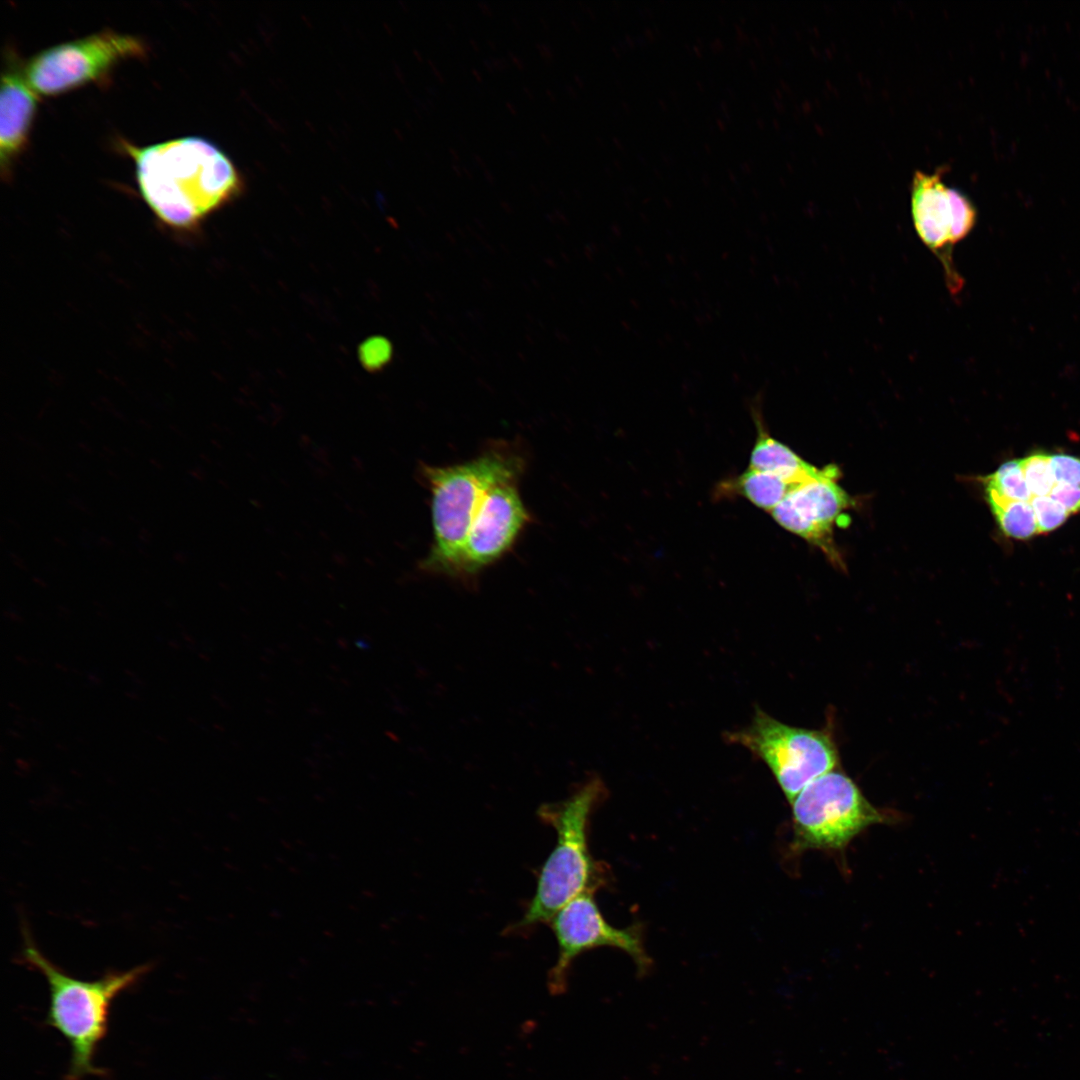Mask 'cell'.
Here are the masks:
<instances>
[{
    "mask_svg": "<svg viewBox=\"0 0 1080 1080\" xmlns=\"http://www.w3.org/2000/svg\"><path fill=\"white\" fill-rule=\"evenodd\" d=\"M140 193L165 224L190 228L236 191L237 172L214 144L198 137L128 147Z\"/></svg>",
    "mask_w": 1080,
    "mask_h": 1080,
    "instance_id": "1",
    "label": "cell"
},
{
    "mask_svg": "<svg viewBox=\"0 0 1080 1080\" xmlns=\"http://www.w3.org/2000/svg\"><path fill=\"white\" fill-rule=\"evenodd\" d=\"M21 959L40 972L49 986L46 1024L56 1029L69 1043L71 1057L68 1080L87 1075H101L94 1056L107 1033L109 1010L114 999L133 987L149 970L142 964L125 971H110L95 980H82L67 974L37 948L28 929H23Z\"/></svg>",
    "mask_w": 1080,
    "mask_h": 1080,
    "instance_id": "2",
    "label": "cell"
},
{
    "mask_svg": "<svg viewBox=\"0 0 1080 1080\" xmlns=\"http://www.w3.org/2000/svg\"><path fill=\"white\" fill-rule=\"evenodd\" d=\"M605 794L599 777L580 783L563 800L542 804L538 817L556 832V843L537 877L536 889L514 930L550 919L566 904L593 893L600 878L588 846L590 816Z\"/></svg>",
    "mask_w": 1080,
    "mask_h": 1080,
    "instance_id": "3",
    "label": "cell"
},
{
    "mask_svg": "<svg viewBox=\"0 0 1080 1080\" xmlns=\"http://www.w3.org/2000/svg\"><path fill=\"white\" fill-rule=\"evenodd\" d=\"M524 460L511 448L489 449L449 466L423 465L421 475L431 494L433 541L422 561L425 571L453 575L472 520L494 485L518 480Z\"/></svg>",
    "mask_w": 1080,
    "mask_h": 1080,
    "instance_id": "4",
    "label": "cell"
},
{
    "mask_svg": "<svg viewBox=\"0 0 1080 1080\" xmlns=\"http://www.w3.org/2000/svg\"><path fill=\"white\" fill-rule=\"evenodd\" d=\"M791 805L794 843L800 850H843L862 831L892 816L873 806L837 769L809 783Z\"/></svg>",
    "mask_w": 1080,
    "mask_h": 1080,
    "instance_id": "5",
    "label": "cell"
},
{
    "mask_svg": "<svg viewBox=\"0 0 1080 1080\" xmlns=\"http://www.w3.org/2000/svg\"><path fill=\"white\" fill-rule=\"evenodd\" d=\"M728 739L766 763L790 803L809 783L839 764L830 733L784 724L761 709L748 727L729 733Z\"/></svg>",
    "mask_w": 1080,
    "mask_h": 1080,
    "instance_id": "6",
    "label": "cell"
},
{
    "mask_svg": "<svg viewBox=\"0 0 1080 1080\" xmlns=\"http://www.w3.org/2000/svg\"><path fill=\"white\" fill-rule=\"evenodd\" d=\"M145 49L132 35L102 31L40 51L24 74L35 92L57 95L103 77L120 61L143 56Z\"/></svg>",
    "mask_w": 1080,
    "mask_h": 1080,
    "instance_id": "7",
    "label": "cell"
},
{
    "mask_svg": "<svg viewBox=\"0 0 1080 1080\" xmlns=\"http://www.w3.org/2000/svg\"><path fill=\"white\" fill-rule=\"evenodd\" d=\"M911 214L920 240L943 267L948 290L958 294L963 279L955 268L952 250L974 228L975 206L965 194L942 182L941 170L932 174L916 171L911 185Z\"/></svg>",
    "mask_w": 1080,
    "mask_h": 1080,
    "instance_id": "8",
    "label": "cell"
},
{
    "mask_svg": "<svg viewBox=\"0 0 1080 1080\" xmlns=\"http://www.w3.org/2000/svg\"><path fill=\"white\" fill-rule=\"evenodd\" d=\"M555 936L558 956L548 976L553 994L566 990L573 961L582 953L599 947L626 952L640 972L650 966L640 933L635 928L619 929L610 925L600 912L592 893H585L562 907L548 922Z\"/></svg>",
    "mask_w": 1080,
    "mask_h": 1080,
    "instance_id": "9",
    "label": "cell"
},
{
    "mask_svg": "<svg viewBox=\"0 0 1080 1080\" xmlns=\"http://www.w3.org/2000/svg\"><path fill=\"white\" fill-rule=\"evenodd\" d=\"M529 519L517 480L494 485L483 497L472 520L452 576L472 578L502 558Z\"/></svg>",
    "mask_w": 1080,
    "mask_h": 1080,
    "instance_id": "10",
    "label": "cell"
},
{
    "mask_svg": "<svg viewBox=\"0 0 1080 1080\" xmlns=\"http://www.w3.org/2000/svg\"><path fill=\"white\" fill-rule=\"evenodd\" d=\"M833 467L819 478L808 481L789 493L771 512L786 530L831 551L832 527L849 504L846 492L833 478Z\"/></svg>",
    "mask_w": 1080,
    "mask_h": 1080,
    "instance_id": "11",
    "label": "cell"
},
{
    "mask_svg": "<svg viewBox=\"0 0 1080 1080\" xmlns=\"http://www.w3.org/2000/svg\"><path fill=\"white\" fill-rule=\"evenodd\" d=\"M35 91L17 63L6 65L0 93V160L2 172L22 150L36 111Z\"/></svg>",
    "mask_w": 1080,
    "mask_h": 1080,
    "instance_id": "12",
    "label": "cell"
},
{
    "mask_svg": "<svg viewBox=\"0 0 1080 1080\" xmlns=\"http://www.w3.org/2000/svg\"><path fill=\"white\" fill-rule=\"evenodd\" d=\"M759 403L760 398H757L751 406L758 435L748 467L777 475L796 484H804L822 476L825 470H819L810 465L789 447L764 431Z\"/></svg>",
    "mask_w": 1080,
    "mask_h": 1080,
    "instance_id": "13",
    "label": "cell"
},
{
    "mask_svg": "<svg viewBox=\"0 0 1080 1080\" xmlns=\"http://www.w3.org/2000/svg\"><path fill=\"white\" fill-rule=\"evenodd\" d=\"M801 485L750 467L734 481V488L741 496L770 513Z\"/></svg>",
    "mask_w": 1080,
    "mask_h": 1080,
    "instance_id": "14",
    "label": "cell"
},
{
    "mask_svg": "<svg viewBox=\"0 0 1080 1080\" xmlns=\"http://www.w3.org/2000/svg\"><path fill=\"white\" fill-rule=\"evenodd\" d=\"M985 493L992 513L1006 536L1025 540L1038 534L1030 501L1008 499L987 487H985Z\"/></svg>",
    "mask_w": 1080,
    "mask_h": 1080,
    "instance_id": "15",
    "label": "cell"
},
{
    "mask_svg": "<svg viewBox=\"0 0 1080 1080\" xmlns=\"http://www.w3.org/2000/svg\"><path fill=\"white\" fill-rule=\"evenodd\" d=\"M985 487L1012 500L1030 501L1032 498L1024 479L1021 460L1014 459L1003 463L985 478Z\"/></svg>",
    "mask_w": 1080,
    "mask_h": 1080,
    "instance_id": "16",
    "label": "cell"
},
{
    "mask_svg": "<svg viewBox=\"0 0 1080 1080\" xmlns=\"http://www.w3.org/2000/svg\"><path fill=\"white\" fill-rule=\"evenodd\" d=\"M1021 467L1027 487L1032 495L1048 496L1056 484L1049 455L1033 453L1021 459Z\"/></svg>",
    "mask_w": 1080,
    "mask_h": 1080,
    "instance_id": "17",
    "label": "cell"
},
{
    "mask_svg": "<svg viewBox=\"0 0 1080 1080\" xmlns=\"http://www.w3.org/2000/svg\"><path fill=\"white\" fill-rule=\"evenodd\" d=\"M1030 504L1035 514L1038 533H1047L1059 528L1069 516L1068 512L1049 495L1032 497Z\"/></svg>",
    "mask_w": 1080,
    "mask_h": 1080,
    "instance_id": "18",
    "label": "cell"
},
{
    "mask_svg": "<svg viewBox=\"0 0 1080 1080\" xmlns=\"http://www.w3.org/2000/svg\"><path fill=\"white\" fill-rule=\"evenodd\" d=\"M1056 483L1080 486V458L1067 454L1049 455Z\"/></svg>",
    "mask_w": 1080,
    "mask_h": 1080,
    "instance_id": "19",
    "label": "cell"
},
{
    "mask_svg": "<svg viewBox=\"0 0 1080 1080\" xmlns=\"http://www.w3.org/2000/svg\"><path fill=\"white\" fill-rule=\"evenodd\" d=\"M1070 515L1080 512V486L1056 483L1050 495Z\"/></svg>",
    "mask_w": 1080,
    "mask_h": 1080,
    "instance_id": "20",
    "label": "cell"
},
{
    "mask_svg": "<svg viewBox=\"0 0 1080 1080\" xmlns=\"http://www.w3.org/2000/svg\"><path fill=\"white\" fill-rule=\"evenodd\" d=\"M391 356V346L382 338L369 341L362 348V358L370 367L383 365Z\"/></svg>",
    "mask_w": 1080,
    "mask_h": 1080,
    "instance_id": "21",
    "label": "cell"
}]
</instances>
